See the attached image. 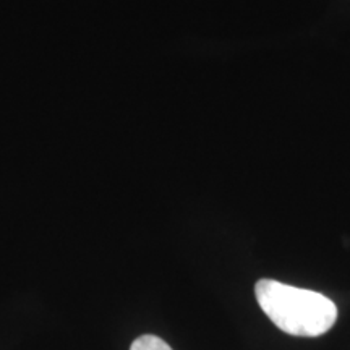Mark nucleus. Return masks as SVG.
I'll return each mask as SVG.
<instances>
[{
    "instance_id": "nucleus-2",
    "label": "nucleus",
    "mask_w": 350,
    "mask_h": 350,
    "mask_svg": "<svg viewBox=\"0 0 350 350\" xmlns=\"http://www.w3.org/2000/svg\"><path fill=\"white\" fill-rule=\"evenodd\" d=\"M130 350H172V349H170V345L165 342V340L157 338V336L144 334L133 340Z\"/></svg>"
},
{
    "instance_id": "nucleus-1",
    "label": "nucleus",
    "mask_w": 350,
    "mask_h": 350,
    "mask_svg": "<svg viewBox=\"0 0 350 350\" xmlns=\"http://www.w3.org/2000/svg\"><path fill=\"white\" fill-rule=\"evenodd\" d=\"M258 305L279 329L300 338H318L334 326L338 306L323 294L273 279L256 282Z\"/></svg>"
}]
</instances>
